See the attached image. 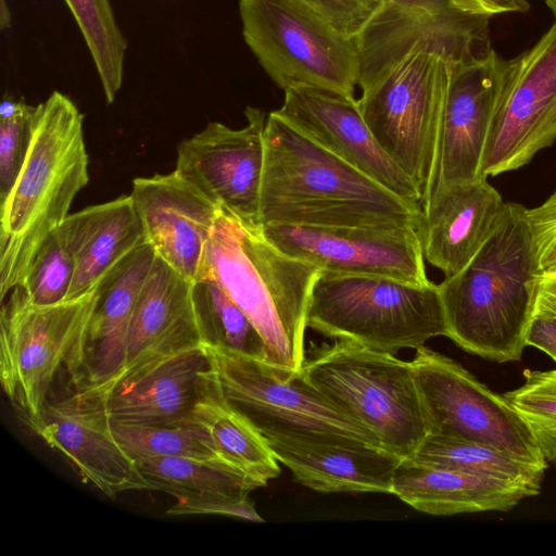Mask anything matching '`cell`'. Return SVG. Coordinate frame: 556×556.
<instances>
[{"mask_svg":"<svg viewBox=\"0 0 556 556\" xmlns=\"http://www.w3.org/2000/svg\"><path fill=\"white\" fill-rule=\"evenodd\" d=\"M489 25L446 27L420 36L362 74V114L421 198L430 186L440 125L456 64L491 47ZM422 203V202H421Z\"/></svg>","mask_w":556,"mask_h":556,"instance_id":"1","label":"cell"},{"mask_svg":"<svg viewBox=\"0 0 556 556\" xmlns=\"http://www.w3.org/2000/svg\"><path fill=\"white\" fill-rule=\"evenodd\" d=\"M414 206L311 139L277 111L267 114L258 223L410 226Z\"/></svg>","mask_w":556,"mask_h":556,"instance_id":"2","label":"cell"},{"mask_svg":"<svg viewBox=\"0 0 556 556\" xmlns=\"http://www.w3.org/2000/svg\"><path fill=\"white\" fill-rule=\"evenodd\" d=\"M525 206L507 202L472 258L438 285L446 337L482 358L519 361L540 274Z\"/></svg>","mask_w":556,"mask_h":556,"instance_id":"3","label":"cell"},{"mask_svg":"<svg viewBox=\"0 0 556 556\" xmlns=\"http://www.w3.org/2000/svg\"><path fill=\"white\" fill-rule=\"evenodd\" d=\"M84 115L60 91L35 106L20 173L0 200V295L25 278L45 240L70 215L88 184Z\"/></svg>","mask_w":556,"mask_h":556,"instance_id":"4","label":"cell"},{"mask_svg":"<svg viewBox=\"0 0 556 556\" xmlns=\"http://www.w3.org/2000/svg\"><path fill=\"white\" fill-rule=\"evenodd\" d=\"M320 273L279 250L261 224L220 208L202 277L214 279L244 312L266 343L267 364L278 370L293 375L303 366L307 311Z\"/></svg>","mask_w":556,"mask_h":556,"instance_id":"5","label":"cell"},{"mask_svg":"<svg viewBox=\"0 0 556 556\" xmlns=\"http://www.w3.org/2000/svg\"><path fill=\"white\" fill-rule=\"evenodd\" d=\"M300 372L401 458L412 457L429 433L410 362L338 339L312 349Z\"/></svg>","mask_w":556,"mask_h":556,"instance_id":"6","label":"cell"},{"mask_svg":"<svg viewBox=\"0 0 556 556\" xmlns=\"http://www.w3.org/2000/svg\"><path fill=\"white\" fill-rule=\"evenodd\" d=\"M307 328L394 354L446 337L438 285L383 276L321 271L312 290Z\"/></svg>","mask_w":556,"mask_h":556,"instance_id":"7","label":"cell"},{"mask_svg":"<svg viewBox=\"0 0 556 556\" xmlns=\"http://www.w3.org/2000/svg\"><path fill=\"white\" fill-rule=\"evenodd\" d=\"M8 295L0 316L1 383L33 431L61 368L74 388L84 386L85 345L99 290L47 306L27 303L14 289Z\"/></svg>","mask_w":556,"mask_h":556,"instance_id":"8","label":"cell"},{"mask_svg":"<svg viewBox=\"0 0 556 556\" xmlns=\"http://www.w3.org/2000/svg\"><path fill=\"white\" fill-rule=\"evenodd\" d=\"M226 401L266 439L380 445L362 422L343 412L302 375L203 343Z\"/></svg>","mask_w":556,"mask_h":556,"instance_id":"9","label":"cell"},{"mask_svg":"<svg viewBox=\"0 0 556 556\" xmlns=\"http://www.w3.org/2000/svg\"><path fill=\"white\" fill-rule=\"evenodd\" d=\"M245 43L281 89L305 86L354 97L356 42L341 36L302 0H240Z\"/></svg>","mask_w":556,"mask_h":556,"instance_id":"10","label":"cell"},{"mask_svg":"<svg viewBox=\"0 0 556 556\" xmlns=\"http://www.w3.org/2000/svg\"><path fill=\"white\" fill-rule=\"evenodd\" d=\"M410 364L429 433L483 443L547 467L528 426L503 394L425 345L416 349Z\"/></svg>","mask_w":556,"mask_h":556,"instance_id":"11","label":"cell"},{"mask_svg":"<svg viewBox=\"0 0 556 556\" xmlns=\"http://www.w3.org/2000/svg\"><path fill=\"white\" fill-rule=\"evenodd\" d=\"M556 140V21L509 60L483 153L486 178L529 164Z\"/></svg>","mask_w":556,"mask_h":556,"instance_id":"12","label":"cell"},{"mask_svg":"<svg viewBox=\"0 0 556 556\" xmlns=\"http://www.w3.org/2000/svg\"><path fill=\"white\" fill-rule=\"evenodd\" d=\"M279 250L324 273L428 283L418 231L410 226L262 225Z\"/></svg>","mask_w":556,"mask_h":556,"instance_id":"13","label":"cell"},{"mask_svg":"<svg viewBox=\"0 0 556 556\" xmlns=\"http://www.w3.org/2000/svg\"><path fill=\"white\" fill-rule=\"evenodd\" d=\"M509 60L492 47L459 61L453 72L437 142L434 168L421 205L439 190L476 180Z\"/></svg>","mask_w":556,"mask_h":556,"instance_id":"14","label":"cell"},{"mask_svg":"<svg viewBox=\"0 0 556 556\" xmlns=\"http://www.w3.org/2000/svg\"><path fill=\"white\" fill-rule=\"evenodd\" d=\"M244 114L242 128L212 122L182 140L174 170L222 208L258 223L267 115L252 106Z\"/></svg>","mask_w":556,"mask_h":556,"instance_id":"15","label":"cell"},{"mask_svg":"<svg viewBox=\"0 0 556 556\" xmlns=\"http://www.w3.org/2000/svg\"><path fill=\"white\" fill-rule=\"evenodd\" d=\"M74 389L64 399L46 402L33 432L60 452L85 483L106 496L148 490L136 462L113 433L105 395L90 389Z\"/></svg>","mask_w":556,"mask_h":556,"instance_id":"16","label":"cell"},{"mask_svg":"<svg viewBox=\"0 0 556 556\" xmlns=\"http://www.w3.org/2000/svg\"><path fill=\"white\" fill-rule=\"evenodd\" d=\"M277 112L354 168L421 207L417 186L379 144L354 97L298 86L285 90L283 104Z\"/></svg>","mask_w":556,"mask_h":556,"instance_id":"17","label":"cell"},{"mask_svg":"<svg viewBox=\"0 0 556 556\" xmlns=\"http://www.w3.org/2000/svg\"><path fill=\"white\" fill-rule=\"evenodd\" d=\"M130 197L155 254L190 282L200 279L222 207L176 170L135 178Z\"/></svg>","mask_w":556,"mask_h":556,"instance_id":"18","label":"cell"},{"mask_svg":"<svg viewBox=\"0 0 556 556\" xmlns=\"http://www.w3.org/2000/svg\"><path fill=\"white\" fill-rule=\"evenodd\" d=\"M191 290L192 282L155 256L134 308L125 363L114 386L163 357L205 343Z\"/></svg>","mask_w":556,"mask_h":556,"instance_id":"19","label":"cell"},{"mask_svg":"<svg viewBox=\"0 0 556 556\" xmlns=\"http://www.w3.org/2000/svg\"><path fill=\"white\" fill-rule=\"evenodd\" d=\"M504 205L486 177L435 192L421 205L418 233L425 261L445 277L459 271L491 233Z\"/></svg>","mask_w":556,"mask_h":556,"instance_id":"20","label":"cell"},{"mask_svg":"<svg viewBox=\"0 0 556 556\" xmlns=\"http://www.w3.org/2000/svg\"><path fill=\"white\" fill-rule=\"evenodd\" d=\"M210 359L202 346L163 357L116 383L105 395L109 417L130 426H176L192 421L202 372Z\"/></svg>","mask_w":556,"mask_h":556,"instance_id":"21","label":"cell"},{"mask_svg":"<svg viewBox=\"0 0 556 556\" xmlns=\"http://www.w3.org/2000/svg\"><path fill=\"white\" fill-rule=\"evenodd\" d=\"M156 254L146 243L121 262L98 286L84 361V386L108 394L125 363L134 308Z\"/></svg>","mask_w":556,"mask_h":556,"instance_id":"22","label":"cell"},{"mask_svg":"<svg viewBox=\"0 0 556 556\" xmlns=\"http://www.w3.org/2000/svg\"><path fill=\"white\" fill-rule=\"evenodd\" d=\"M266 439V438H265ZM301 484L319 492L391 493L402 459L379 445L266 439Z\"/></svg>","mask_w":556,"mask_h":556,"instance_id":"23","label":"cell"},{"mask_svg":"<svg viewBox=\"0 0 556 556\" xmlns=\"http://www.w3.org/2000/svg\"><path fill=\"white\" fill-rule=\"evenodd\" d=\"M55 232L75 264L67 300L97 288L121 262L147 243L130 194L70 214Z\"/></svg>","mask_w":556,"mask_h":556,"instance_id":"24","label":"cell"},{"mask_svg":"<svg viewBox=\"0 0 556 556\" xmlns=\"http://www.w3.org/2000/svg\"><path fill=\"white\" fill-rule=\"evenodd\" d=\"M392 494L433 516L507 511L530 493L516 484L407 457L395 468Z\"/></svg>","mask_w":556,"mask_h":556,"instance_id":"25","label":"cell"},{"mask_svg":"<svg viewBox=\"0 0 556 556\" xmlns=\"http://www.w3.org/2000/svg\"><path fill=\"white\" fill-rule=\"evenodd\" d=\"M192 421L207 430L222 460L263 486L279 475L278 459L268 442L226 401L211 363L200 378Z\"/></svg>","mask_w":556,"mask_h":556,"instance_id":"26","label":"cell"},{"mask_svg":"<svg viewBox=\"0 0 556 556\" xmlns=\"http://www.w3.org/2000/svg\"><path fill=\"white\" fill-rule=\"evenodd\" d=\"M136 464L148 490L165 492L177 501H243L263 486L222 459L155 457Z\"/></svg>","mask_w":556,"mask_h":556,"instance_id":"27","label":"cell"},{"mask_svg":"<svg viewBox=\"0 0 556 556\" xmlns=\"http://www.w3.org/2000/svg\"><path fill=\"white\" fill-rule=\"evenodd\" d=\"M410 458L509 482L531 496L541 492L547 468L483 443L435 433H428Z\"/></svg>","mask_w":556,"mask_h":556,"instance_id":"28","label":"cell"},{"mask_svg":"<svg viewBox=\"0 0 556 556\" xmlns=\"http://www.w3.org/2000/svg\"><path fill=\"white\" fill-rule=\"evenodd\" d=\"M191 291L205 343L267 363V346L261 333L214 279H198Z\"/></svg>","mask_w":556,"mask_h":556,"instance_id":"29","label":"cell"},{"mask_svg":"<svg viewBox=\"0 0 556 556\" xmlns=\"http://www.w3.org/2000/svg\"><path fill=\"white\" fill-rule=\"evenodd\" d=\"M91 54L108 103L123 84L127 41L110 0H64Z\"/></svg>","mask_w":556,"mask_h":556,"instance_id":"30","label":"cell"},{"mask_svg":"<svg viewBox=\"0 0 556 556\" xmlns=\"http://www.w3.org/2000/svg\"><path fill=\"white\" fill-rule=\"evenodd\" d=\"M112 429L118 443L136 463L155 457L220 459L207 430L197 422L176 426L112 422Z\"/></svg>","mask_w":556,"mask_h":556,"instance_id":"31","label":"cell"},{"mask_svg":"<svg viewBox=\"0 0 556 556\" xmlns=\"http://www.w3.org/2000/svg\"><path fill=\"white\" fill-rule=\"evenodd\" d=\"M523 378L503 396L528 426L544 459L556 466V368L526 369Z\"/></svg>","mask_w":556,"mask_h":556,"instance_id":"32","label":"cell"},{"mask_svg":"<svg viewBox=\"0 0 556 556\" xmlns=\"http://www.w3.org/2000/svg\"><path fill=\"white\" fill-rule=\"evenodd\" d=\"M74 274V260L53 231L40 247L22 283L14 290L31 305H54L67 300Z\"/></svg>","mask_w":556,"mask_h":556,"instance_id":"33","label":"cell"},{"mask_svg":"<svg viewBox=\"0 0 556 556\" xmlns=\"http://www.w3.org/2000/svg\"><path fill=\"white\" fill-rule=\"evenodd\" d=\"M35 106L5 97L0 105V200L12 188L24 162Z\"/></svg>","mask_w":556,"mask_h":556,"instance_id":"34","label":"cell"},{"mask_svg":"<svg viewBox=\"0 0 556 556\" xmlns=\"http://www.w3.org/2000/svg\"><path fill=\"white\" fill-rule=\"evenodd\" d=\"M337 33L356 40L382 12L386 0H302Z\"/></svg>","mask_w":556,"mask_h":556,"instance_id":"35","label":"cell"},{"mask_svg":"<svg viewBox=\"0 0 556 556\" xmlns=\"http://www.w3.org/2000/svg\"><path fill=\"white\" fill-rule=\"evenodd\" d=\"M380 14L392 18L438 24H460L482 17L467 12L458 0H386Z\"/></svg>","mask_w":556,"mask_h":556,"instance_id":"36","label":"cell"},{"mask_svg":"<svg viewBox=\"0 0 556 556\" xmlns=\"http://www.w3.org/2000/svg\"><path fill=\"white\" fill-rule=\"evenodd\" d=\"M540 273L556 269V190L539 206L523 210Z\"/></svg>","mask_w":556,"mask_h":556,"instance_id":"37","label":"cell"},{"mask_svg":"<svg viewBox=\"0 0 556 556\" xmlns=\"http://www.w3.org/2000/svg\"><path fill=\"white\" fill-rule=\"evenodd\" d=\"M166 515H224L239 517L251 521L263 522L250 498L243 501H177Z\"/></svg>","mask_w":556,"mask_h":556,"instance_id":"38","label":"cell"},{"mask_svg":"<svg viewBox=\"0 0 556 556\" xmlns=\"http://www.w3.org/2000/svg\"><path fill=\"white\" fill-rule=\"evenodd\" d=\"M556 16V0H544ZM462 7L472 15L490 18L497 14L527 12L530 4L527 0H458Z\"/></svg>","mask_w":556,"mask_h":556,"instance_id":"39","label":"cell"},{"mask_svg":"<svg viewBox=\"0 0 556 556\" xmlns=\"http://www.w3.org/2000/svg\"><path fill=\"white\" fill-rule=\"evenodd\" d=\"M526 344L543 351L556 363V318L533 314L527 330Z\"/></svg>","mask_w":556,"mask_h":556,"instance_id":"40","label":"cell"},{"mask_svg":"<svg viewBox=\"0 0 556 556\" xmlns=\"http://www.w3.org/2000/svg\"><path fill=\"white\" fill-rule=\"evenodd\" d=\"M533 314L556 318V269L539 274Z\"/></svg>","mask_w":556,"mask_h":556,"instance_id":"41","label":"cell"},{"mask_svg":"<svg viewBox=\"0 0 556 556\" xmlns=\"http://www.w3.org/2000/svg\"><path fill=\"white\" fill-rule=\"evenodd\" d=\"M11 25L10 12L7 7L5 0H0V26L1 29L8 28Z\"/></svg>","mask_w":556,"mask_h":556,"instance_id":"42","label":"cell"}]
</instances>
